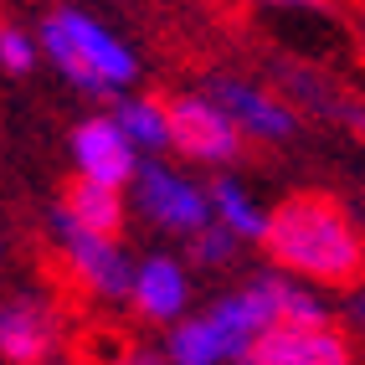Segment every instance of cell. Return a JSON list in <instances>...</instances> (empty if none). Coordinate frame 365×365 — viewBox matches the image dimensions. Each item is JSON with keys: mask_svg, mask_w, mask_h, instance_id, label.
<instances>
[{"mask_svg": "<svg viewBox=\"0 0 365 365\" xmlns=\"http://www.w3.org/2000/svg\"><path fill=\"white\" fill-rule=\"evenodd\" d=\"M72 150H78V165L88 170V180L113 185L134 175V144L124 139V129L113 118H88V124L72 129Z\"/></svg>", "mask_w": 365, "mask_h": 365, "instance_id": "ba28073f", "label": "cell"}, {"mask_svg": "<svg viewBox=\"0 0 365 365\" xmlns=\"http://www.w3.org/2000/svg\"><path fill=\"white\" fill-rule=\"evenodd\" d=\"M242 365H247V360H242Z\"/></svg>", "mask_w": 365, "mask_h": 365, "instance_id": "d6986e66", "label": "cell"}, {"mask_svg": "<svg viewBox=\"0 0 365 365\" xmlns=\"http://www.w3.org/2000/svg\"><path fill=\"white\" fill-rule=\"evenodd\" d=\"M134 304L150 314V319H175L185 309V273L170 257H155L134 273Z\"/></svg>", "mask_w": 365, "mask_h": 365, "instance_id": "8fae6325", "label": "cell"}, {"mask_svg": "<svg viewBox=\"0 0 365 365\" xmlns=\"http://www.w3.org/2000/svg\"><path fill=\"white\" fill-rule=\"evenodd\" d=\"M57 345H62V314L46 299L16 294L0 304V360L6 365H52Z\"/></svg>", "mask_w": 365, "mask_h": 365, "instance_id": "277c9868", "label": "cell"}, {"mask_svg": "<svg viewBox=\"0 0 365 365\" xmlns=\"http://www.w3.org/2000/svg\"><path fill=\"white\" fill-rule=\"evenodd\" d=\"M113 113H118L113 124L124 129V139H129V144H144V150H160V144H170V129H165V108H160V98L118 103Z\"/></svg>", "mask_w": 365, "mask_h": 365, "instance_id": "5bb4252c", "label": "cell"}, {"mask_svg": "<svg viewBox=\"0 0 365 365\" xmlns=\"http://www.w3.org/2000/svg\"><path fill=\"white\" fill-rule=\"evenodd\" d=\"M247 365H350V345L329 324H319V329L273 324L252 339Z\"/></svg>", "mask_w": 365, "mask_h": 365, "instance_id": "5b68a950", "label": "cell"}, {"mask_svg": "<svg viewBox=\"0 0 365 365\" xmlns=\"http://www.w3.org/2000/svg\"><path fill=\"white\" fill-rule=\"evenodd\" d=\"M211 93H216V108H222L232 124H242L247 134H262V139H283V134H294V113H288V103L267 98L262 88L211 78Z\"/></svg>", "mask_w": 365, "mask_h": 365, "instance_id": "9c48e42d", "label": "cell"}, {"mask_svg": "<svg viewBox=\"0 0 365 365\" xmlns=\"http://www.w3.org/2000/svg\"><path fill=\"white\" fill-rule=\"evenodd\" d=\"M67 355H72V365H124L134 355V339L118 324L78 319V329L67 334Z\"/></svg>", "mask_w": 365, "mask_h": 365, "instance_id": "7c38bea8", "label": "cell"}, {"mask_svg": "<svg viewBox=\"0 0 365 365\" xmlns=\"http://www.w3.org/2000/svg\"><path fill=\"white\" fill-rule=\"evenodd\" d=\"M62 237H67V257H72V267H78V278L93 288V294H108V299L134 294V273H129V262H124V252H118L113 242L83 237L72 227H62Z\"/></svg>", "mask_w": 365, "mask_h": 365, "instance_id": "30bf717a", "label": "cell"}, {"mask_svg": "<svg viewBox=\"0 0 365 365\" xmlns=\"http://www.w3.org/2000/svg\"><path fill=\"white\" fill-rule=\"evenodd\" d=\"M57 227H72L83 237H118L124 232V201L113 185L98 180H62V201H57Z\"/></svg>", "mask_w": 365, "mask_h": 365, "instance_id": "52a82bcc", "label": "cell"}, {"mask_svg": "<svg viewBox=\"0 0 365 365\" xmlns=\"http://www.w3.org/2000/svg\"><path fill=\"white\" fill-rule=\"evenodd\" d=\"M52 365H57V360H52Z\"/></svg>", "mask_w": 365, "mask_h": 365, "instance_id": "ffe728a7", "label": "cell"}, {"mask_svg": "<svg viewBox=\"0 0 365 365\" xmlns=\"http://www.w3.org/2000/svg\"><path fill=\"white\" fill-rule=\"evenodd\" d=\"M0 62H6V72H26V67H31V46H26V36L11 31V26H0Z\"/></svg>", "mask_w": 365, "mask_h": 365, "instance_id": "2e32d148", "label": "cell"}, {"mask_svg": "<svg viewBox=\"0 0 365 365\" xmlns=\"http://www.w3.org/2000/svg\"><path fill=\"white\" fill-rule=\"evenodd\" d=\"M350 319H360V324H365V294H355V299H350Z\"/></svg>", "mask_w": 365, "mask_h": 365, "instance_id": "ac0fdd59", "label": "cell"}, {"mask_svg": "<svg viewBox=\"0 0 365 365\" xmlns=\"http://www.w3.org/2000/svg\"><path fill=\"white\" fill-rule=\"evenodd\" d=\"M139 196H144V211H150L160 227H170V232H201L206 227L211 196H201L196 185H185L180 175H170V170H160V165L139 170Z\"/></svg>", "mask_w": 365, "mask_h": 365, "instance_id": "8992f818", "label": "cell"}, {"mask_svg": "<svg viewBox=\"0 0 365 365\" xmlns=\"http://www.w3.org/2000/svg\"><path fill=\"white\" fill-rule=\"evenodd\" d=\"M237 252V237L227 227H201L196 237H190V257L196 262H227Z\"/></svg>", "mask_w": 365, "mask_h": 365, "instance_id": "9a60e30c", "label": "cell"}, {"mask_svg": "<svg viewBox=\"0 0 365 365\" xmlns=\"http://www.w3.org/2000/svg\"><path fill=\"white\" fill-rule=\"evenodd\" d=\"M124 365H165V360H160V355H155V350H134V355H129V360H124Z\"/></svg>", "mask_w": 365, "mask_h": 365, "instance_id": "e0dca14e", "label": "cell"}, {"mask_svg": "<svg viewBox=\"0 0 365 365\" xmlns=\"http://www.w3.org/2000/svg\"><path fill=\"white\" fill-rule=\"evenodd\" d=\"M165 129H170V144H175L180 155H190V160L227 165L242 150L237 124L211 98H170L165 103Z\"/></svg>", "mask_w": 365, "mask_h": 365, "instance_id": "3957f363", "label": "cell"}, {"mask_svg": "<svg viewBox=\"0 0 365 365\" xmlns=\"http://www.w3.org/2000/svg\"><path fill=\"white\" fill-rule=\"evenodd\" d=\"M41 41H46V52H52V62H57L78 88H88V93H108V88L129 83L134 72H139L124 46H118V41L98 26V21H88V16H78V11L46 16Z\"/></svg>", "mask_w": 365, "mask_h": 365, "instance_id": "7a4b0ae2", "label": "cell"}, {"mask_svg": "<svg viewBox=\"0 0 365 365\" xmlns=\"http://www.w3.org/2000/svg\"><path fill=\"white\" fill-rule=\"evenodd\" d=\"M262 247L283 262L288 273L324 278V283H350L365 267V247L355 227L345 222V211L329 206L324 196H294L267 216Z\"/></svg>", "mask_w": 365, "mask_h": 365, "instance_id": "6da1fadb", "label": "cell"}, {"mask_svg": "<svg viewBox=\"0 0 365 365\" xmlns=\"http://www.w3.org/2000/svg\"><path fill=\"white\" fill-rule=\"evenodd\" d=\"M211 206L222 211V222H227L232 237H262V232H267V216L247 201V190L232 185V180H216V185H211Z\"/></svg>", "mask_w": 365, "mask_h": 365, "instance_id": "4fadbf2b", "label": "cell"}]
</instances>
